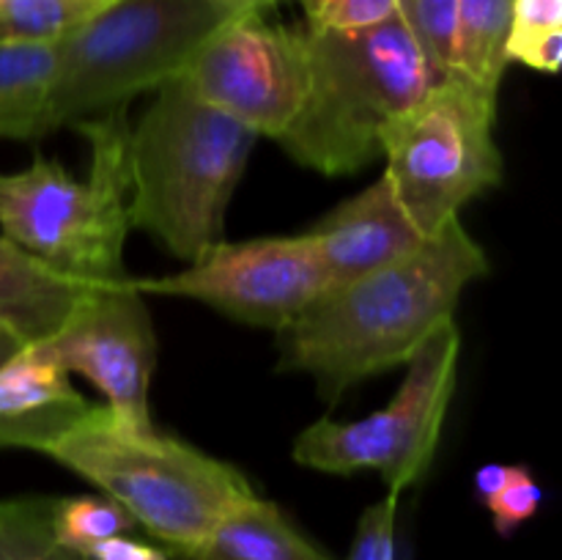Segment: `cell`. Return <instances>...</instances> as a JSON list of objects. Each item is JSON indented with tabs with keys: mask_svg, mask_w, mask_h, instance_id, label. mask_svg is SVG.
<instances>
[{
	"mask_svg": "<svg viewBox=\"0 0 562 560\" xmlns=\"http://www.w3.org/2000/svg\"><path fill=\"white\" fill-rule=\"evenodd\" d=\"M483 275L486 250L461 220H450L409 256L324 291L280 329V362L311 373L324 393H344L362 379L406 366L453 322L464 289Z\"/></svg>",
	"mask_w": 562,
	"mask_h": 560,
	"instance_id": "obj_1",
	"label": "cell"
},
{
	"mask_svg": "<svg viewBox=\"0 0 562 560\" xmlns=\"http://www.w3.org/2000/svg\"><path fill=\"white\" fill-rule=\"evenodd\" d=\"M258 135L173 77L126 141L132 228L192 264L223 242L225 212Z\"/></svg>",
	"mask_w": 562,
	"mask_h": 560,
	"instance_id": "obj_2",
	"label": "cell"
},
{
	"mask_svg": "<svg viewBox=\"0 0 562 560\" xmlns=\"http://www.w3.org/2000/svg\"><path fill=\"white\" fill-rule=\"evenodd\" d=\"M305 99L278 143L322 176H351L382 157L384 130L442 80L398 16L351 31L305 27Z\"/></svg>",
	"mask_w": 562,
	"mask_h": 560,
	"instance_id": "obj_3",
	"label": "cell"
},
{
	"mask_svg": "<svg viewBox=\"0 0 562 560\" xmlns=\"http://www.w3.org/2000/svg\"><path fill=\"white\" fill-rule=\"evenodd\" d=\"M44 456L115 500L170 552L198 547L228 511L256 494L228 461L157 428L132 426L104 404L88 406Z\"/></svg>",
	"mask_w": 562,
	"mask_h": 560,
	"instance_id": "obj_4",
	"label": "cell"
},
{
	"mask_svg": "<svg viewBox=\"0 0 562 560\" xmlns=\"http://www.w3.org/2000/svg\"><path fill=\"white\" fill-rule=\"evenodd\" d=\"M91 148L86 179L42 154L0 173V234L86 285L124 280L130 234V126L121 110L77 124Z\"/></svg>",
	"mask_w": 562,
	"mask_h": 560,
	"instance_id": "obj_5",
	"label": "cell"
},
{
	"mask_svg": "<svg viewBox=\"0 0 562 560\" xmlns=\"http://www.w3.org/2000/svg\"><path fill=\"white\" fill-rule=\"evenodd\" d=\"M250 11L228 0H113L55 44L47 132L121 110L179 77L225 22Z\"/></svg>",
	"mask_w": 562,
	"mask_h": 560,
	"instance_id": "obj_6",
	"label": "cell"
},
{
	"mask_svg": "<svg viewBox=\"0 0 562 560\" xmlns=\"http://www.w3.org/2000/svg\"><path fill=\"white\" fill-rule=\"evenodd\" d=\"M494 119L497 97L453 75L434 82L384 130L382 176L423 236L459 220L467 203L503 181Z\"/></svg>",
	"mask_w": 562,
	"mask_h": 560,
	"instance_id": "obj_7",
	"label": "cell"
},
{
	"mask_svg": "<svg viewBox=\"0 0 562 560\" xmlns=\"http://www.w3.org/2000/svg\"><path fill=\"white\" fill-rule=\"evenodd\" d=\"M461 333L453 322L406 362L393 401L360 421L322 417L296 437L294 461L329 475L376 470L390 494L415 486L431 467L459 377Z\"/></svg>",
	"mask_w": 562,
	"mask_h": 560,
	"instance_id": "obj_8",
	"label": "cell"
},
{
	"mask_svg": "<svg viewBox=\"0 0 562 560\" xmlns=\"http://www.w3.org/2000/svg\"><path fill=\"white\" fill-rule=\"evenodd\" d=\"M132 283L146 296H184L236 322L278 333L329 289L327 275L305 234L223 239L181 272L132 278Z\"/></svg>",
	"mask_w": 562,
	"mask_h": 560,
	"instance_id": "obj_9",
	"label": "cell"
},
{
	"mask_svg": "<svg viewBox=\"0 0 562 560\" xmlns=\"http://www.w3.org/2000/svg\"><path fill=\"white\" fill-rule=\"evenodd\" d=\"M179 77L220 113L278 141L307 91L305 31L272 25L261 11L239 14L203 42Z\"/></svg>",
	"mask_w": 562,
	"mask_h": 560,
	"instance_id": "obj_10",
	"label": "cell"
},
{
	"mask_svg": "<svg viewBox=\"0 0 562 560\" xmlns=\"http://www.w3.org/2000/svg\"><path fill=\"white\" fill-rule=\"evenodd\" d=\"M47 344L66 371L86 377L104 395L113 415L137 428H154L148 393L157 333L146 294L132 278L93 285Z\"/></svg>",
	"mask_w": 562,
	"mask_h": 560,
	"instance_id": "obj_11",
	"label": "cell"
},
{
	"mask_svg": "<svg viewBox=\"0 0 562 560\" xmlns=\"http://www.w3.org/2000/svg\"><path fill=\"white\" fill-rule=\"evenodd\" d=\"M305 236L316 250L329 289L409 256L426 239L384 176L349 201L338 203L327 217L305 231Z\"/></svg>",
	"mask_w": 562,
	"mask_h": 560,
	"instance_id": "obj_12",
	"label": "cell"
},
{
	"mask_svg": "<svg viewBox=\"0 0 562 560\" xmlns=\"http://www.w3.org/2000/svg\"><path fill=\"white\" fill-rule=\"evenodd\" d=\"M88 406L47 340L22 344L0 366V448L44 453Z\"/></svg>",
	"mask_w": 562,
	"mask_h": 560,
	"instance_id": "obj_13",
	"label": "cell"
},
{
	"mask_svg": "<svg viewBox=\"0 0 562 560\" xmlns=\"http://www.w3.org/2000/svg\"><path fill=\"white\" fill-rule=\"evenodd\" d=\"M91 289L0 234V327L20 340L53 338Z\"/></svg>",
	"mask_w": 562,
	"mask_h": 560,
	"instance_id": "obj_14",
	"label": "cell"
},
{
	"mask_svg": "<svg viewBox=\"0 0 562 560\" xmlns=\"http://www.w3.org/2000/svg\"><path fill=\"white\" fill-rule=\"evenodd\" d=\"M170 560H333L274 503L252 494L223 516L198 547Z\"/></svg>",
	"mask_w": 562,
	"mask_h": 560,
	"instance_id": "obj_15",
	"label": "cell"
},
{
	"mask_svg": "<svg viewBox=\"0 0 562 560\" xmlns=\"http://www.w3.org/2000/svg\"><path fill=\"white\" fill-rule=\"evenodd\" d=\"M55 44L0 38V137L38 141L47 135Z\"/></svg>",
	"mask_w": 562,
	"mask_h": 560,
	"instance_id": "obj_16",
	"label": "cell"
},
{
	"mask_svg": "<svg viewBox=\"0 0 562 560\" xmlns=\"http://www.w3.org/2000/svg\"><path fill=\"white\" fill-rule=\"evenodd\" d=\"M514 0H459V75L497 97Z\"/></svg>",
	"mask_w": 562,
	"mask_h": 560,
	"instance_id": "obj_17",
	"label": "cell"
},
{
	"mask_svg": "<svg viewBox=\"0 0 562 560\" xmlns=\"http://www.w3.org/2000/svg\"><path fill=\"white\" fill-rule=\"evenodd\" d=\"M113 0H0V38L58 44Z\"/></svg>",
	"mask_w": 562,
	"mask_h": 560,
	"instance_id": "obj_18",
	"label": "cell"
},
{
	"mask_svg": "<svg viewBox=\"0 0 562 560\" xmlns=\"http://www.w3.org/2000/svg\"><path fill=\"white\" fill-rule=\"evenodd\" d=\"M0 560H91L55 538L53 500H0Z\"/></svg>",
	"mask_w": 562,
	"mask_h": 560,
	"instance_id": "obj_19",
	"label": "cell"
},
{
	"mask_svg": "<svg viewBox=\"0 0 562 560\" xmlns=\"http://www.w3.org/2000/svg\"><path fill=\"white\" fill-rule=\"evenodd\" d=\"M505 58L547 75L560 69L562 0H514Z\"/></svg>",
	"mask_w": 562,
	"mask_h": 560,
	"instance_id": "obj_20",
	"label": "cell"
},
{
	"mask_svg": "<svg viewBox=\"0 0 562 560\" xmlns=\"http://www.w3.org/2000/svg\"><path fill=\"white\" fill-rule=\"evenodd\" d=\"M135 519L104 494L53 500V533L71 552L86 555L108 538L135 530Z\"/></svg>",
	"mask_w": 562,
	"mask_h": 560,
	"instance_id": "obj_21",
	"label": "cell"
},
{
	"mask_svg": "<svg viewBox=\"0 0 562 560\" xmlns=\"http://www.w3.org/2000/svg\"><path fill=\"white\" fill-rule=\"evenodd\" d=\"M395 16L439 77L459 75V0H395Z\"/></svg>",
	"mask_w": 562,
	"mask_h": 560,
	"instance_id": "obj_22",
	"label": "cell"
},
{
	"mask_svg": "<svg viewBox=\"0 0 562 560\" xmlns=\"http://www.w3.org/2000/svg\"><path fill=\"white\" fill-rule=\"evenodd\" d=\"M311 31H351L395 16V0H300Z\"/></svg>",
	"mask_w": 562,
	"mask_h": 560,
	"instance_id": "obj_23",
	"label": "cell"
},
{
	"mask_svg": "<svg viewBox=\"0 0 562 560\" xmlns=\"http://www.w3.org/2000/svg\"><path fill=\"white\" fill-rule=\"evenodd\" d=\"M541 500L543 492L536 483V478H532V472L525 464H516L510 481L499 489L497 497L486 503V508L492 511L494 530L503 538L514 536L525 522H530L538 514Z\"/></svg>",
	"mask_w": 562,
	"mask_h": 560,
	"instance_id": "obj_24",
	"label": "cell"
},
{
	"mask_svg": "<svg viewBox=\"0 0 562 560\" xmlns=\"http://www.w3.org/2000/svg\"><path fill=\"white\" fill-rule=\"evenodd\" d=\"M395 516L398 494H387L360 516L346 560H395Z\"/></svg>",
	"mask_w": 562,
	"mask_h": 560,
	"instance_id": "obj_25",
	"label": "cell"
},
{
	"mask_svg": "<svg viewBox=\"0 0 562 560\" xmlns=\"http://www.w3.org/2000/svg\"><path fill=\"white\" fill-rule=\"evenodd\" d=\"M91 560H170V549L151 547V544L132 541L126 536L108 538L88 552Z\"/></svg>",
	"mask_w": 562,
	"mask_h": 560,
	"instance_id": "obj_26",
	"label": "cell"
},
{
	"mask_svg": "<svg viewBox=\"0 0 562 560\" xmlns=\"http://www.w3.org/2000/svg\"><path fill=\"white\" fill-rule=\"evenodd\" d=\"M514 467L516 464H497V461H492V464H483L481 470L475 472V494L483 505L492 497H497L499 489H503L505 483L510 481V475H514Z\"/></svg>",
	"mask_w": 562,
	"mask_h": 560,
	"instance_id": "obj_27",
	"label": "cell"
},
{
	"mask_svg": "<svg viewBox=\"0 0 562 560\" xmlns=\"http://www.w3.org/2000/svg\"><path fill=\"white\" fill-rule=\"evenodd\" d=\"M22 344H25V340H20L14 333H9V329L0 327V366H3V362L9 360V357L14 355Z\"/></svg>",
	"mask_w": 562,
	"mask_h": 560,
	"instance_id": "obj_28",
	"label": "cell"
},
{
	"mask_svg": "<svg viewBox=\"0 0 562 560\" xmlns=\"http://www.w3.org/2000/svg\"><path fill=\"white\" fill-rule=\"evenodd\" d=\"M228 3L239 5V9H245V11H263V9H269V5L280 3V0H228Z\"/></svg>",
	"mask_w": 562,
	"mask_h": 560,
	"instance_id": "obj_29",
	"label": "cell"
}]
</instances>
